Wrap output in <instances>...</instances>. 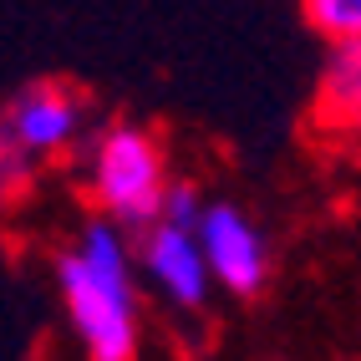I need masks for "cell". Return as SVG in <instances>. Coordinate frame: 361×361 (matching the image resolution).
<instances>
[{
    "mask_svg": "<svg viewBox=\"0 0 361 361\" xmlns=\"http://www.w3.org/2000/svg\"><path fill=\"white\" fill-rule=\"evenodd\" d=\"M61 300L87 361H133L137 356V285L123 224L102 214L56 264Z\"/></svg>",
    "mask_w": 361,
    "mask_h": 361,
    "instance_id": "1",
    "label": "cell"
},
{
    "mask_svg": "<svg viewBox=\"0 0 361 361\" xmlns=\"http://www.w3.org/2000/svg\"><path fill=\"white\" fill-rule=\"evenodd\" d=\"M92 194L123 229H148L163 219L168 178L153 133L142 128H107L92 148Z\"/></svg>",
    "mask_w": 361,
    "mask_h": 361,
    "instance_id": "2",
    "label": "cell"
},
{
    "mask_svg": "<svg viewBox=\"0 0 361 361\" xmlns=\"http://www.w3.org/2000/svg\"><path fill=\"white\" fill-rule=\"evenodd\" d=\"M137 264H142V275L158 285V295L183 305V310H199L204 295H209V285H214L209 255L199 245V229L173 224V219H158V224L142 229Z\"/></svg>",
    "mask_w": 361,
    "mask_h": 361,
    "instance_id": "3",
    "label": "cell"
},
{
    "mask_svg": "<svg viewBox=\"0 0 361 361\" xmlns=\"http://www.w3.org/2000/svg\"><path fill=\"white\" fill-rule=\"evenodd\" d=\"M199 245L209 255L214 280L234 295H255L264 275H270V250H264V234L239 214L234 204H204L199 219Z\"/></svg>",
    "mask_w": 361,
    "mask_h": 361,
    "instance_id": "4",
    "label": "cell"
},
{
    "mask_svg": "<svg viewBox=\"0 0 361 361\" xmlns=\"http://www.w3.org/2000/svg\"><path fill=\"white\" fill-rule=\"evenodd\" d=\"M0 128H6V137L26 158H51L82 133V107H77V97H66L61 87H31L26 97L11 102Z\"/></svg>",
    "mask_w": 361,
    "mask_h": 361,
    "instance_id": "5",
    "label": "cell"
},
{
    "mask_svg": "<svg viewBox=\"0 0 361 361\" xmlns=\"http://www.w3.org/2000/svg\"><path fill=\"white\" fill-rule=\"evenodd\" d=\"M326 102L336 117L361 128V46H336L326 66Z\"/></svg>",
    "mask_w": 361,
    "mask_h": 361,
    "instance_id": "6",
    "label": "cell"
},
{
    "mask_svg": "<svg viewBox=\"0 0 361 361\" xmlns=\"http://www.w3.org/2000/svg\"><path fill=\"white\" fill-rule=\"evenodd\" d=\"M305 16L331 46H361V0H305Z\"/></svg>",
    "mask_w": 361,
    "mask_h": 361,
    "instance_id": "7",
    "label": "cell"
},
{
    "mask_svg": "<svg viewBox=\"0 0 361 361\" xmlns=\"http://www.w3.org/2000/svg\"><path fill=\"white\" fill-rule=\"evenodd\" d=\"M163 219H173V224H188V229H199L204 219V204L199 194L188 183H168V199H163Z\"/></svg>",
    "mask_w": 361,
    "mask_h": 361,
    "instance_id": "8",
    "label": "cell"
}]
</instances>
